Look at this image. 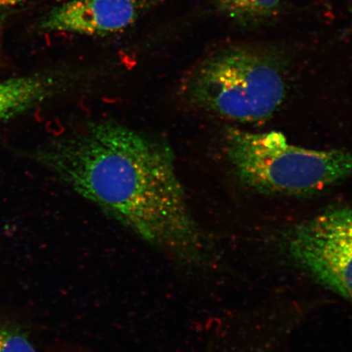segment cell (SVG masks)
Returning <instances> with one entry per match:
<instances>
[{"label": "cell", "mask_w": 352, "mask_h": 352, "mask_svg": "<svg viewBox=\"0 0 352 352\" xmlns=\"http://www.w3.org/2000/svg\"><path fill=\"white\" fill-rule=\"evenodd\" d=\"M79 197L183 265L204 261L175 154L162 138L91 118L23 154Z\"/></svg>", "instance_id": "1"}, {"label": "cell", "mask_w": 352, "mask_h": 352, "mask_svg": "<svg viewBox=\"0 0 352 352\" xmlns=\"http://www.w3.org/2000/svg\"><path fill=\"white\" fill-rule=\"evenodd\" d=\"M283 57L261 47H223L200 61L180 82L188 107L240 123L266 121L286 96Z\"/></svg>", "instance_id": "2"}, {"label": "cell", "mask_w": 352, "mask_h": 352, "mask_svg": "<svg viewBox=\"0 0 352 352\" xmlns=\"http://www.w3.org/2000/svg\"><path fill=\"white\" fill-rule=\"evenodd\" d=\"M223 149L239 182L262 195H311L352 178V151L297 146L280 132L227 126Z\"/></svg>", "instance_id": "3"}, {"label": "cell", "mask_w": 352, "mask_h": 352, "mask_svg": "<svg viewBox=\"0 0 352 352\" xmlns=\"http://www.w3.org/2000/svg\"><path fill=\"white\" fill-rule=\"evenodd\" d=\"M289 252L307 274L352 303V208L300 224L289 236Z\"/></svg>", "instance_id": "4"}, {"label": "cell", "mask_w": 352, "mask_h": 352, "mask_svg": "<svg viewBox=\"0 0 352 352\" xmlns=\"http://www.w3.org/2000/svg\"><path fill=\"white\" fill-rule=\"evenodd\" d=\"M153 0H70L46 13L39 28L104 37L123 32L135 24Z\"/></svg>", "instance_id": "5"}, {"label": "cell", "mask_w": 352, "mask_h": 352, "mask_svg": "<svg viewBox=\"0 0 352 352\" xmlns=\"http://www.w3.org/2000/svg\"><path fill=\"white\" fill-rule=\"evenodd\" d=\"M96 78L92 72L56 69L0 82V122L87 91L94 87Z\"/></svg>", "instance_id": "6"}, {"label": "cell", "mask_w": 352, "mask_h": 352, "mask_svg": "<svg viewBox=\"0 0 352 352\" xmlns=\"http://www.w3.org/2000/svg\"><path fill=\"white\" fill-rule=\"evenodd\" d=\"M228 19L244 28L266 24L279 15L283 0H212Z\"/></svg>", "instance_id": "7"}, {"label": "cell", "mask_w": 352, "mask_h": 352, "mask_svg": "<svg viewBox=\"0 0 352 352\" xmlns=\"http://www.w3.org/2000/svg\"><path fill=\"white\" fill-rule=\"evenodd\" d=\"M0 352H37L19 329L0 325Z\"/></svg>", "instance_id": "8"}, {"label": "cell", "mask_w": 352, "mask_h": 352, "mask_svg": "<svg viewBox=\"0 0 352 352\" xmlns=\"http://www.w3.org/2000/svg\"><path fill=\"white\" fill-rule=\"evenodd\" d=\"M24 1H25V0H0V7H12Z\"/></svg>", "instance_id": "9"}]
</instances>
